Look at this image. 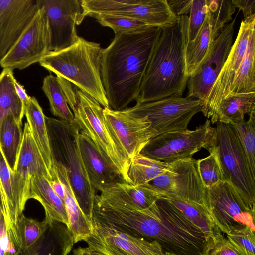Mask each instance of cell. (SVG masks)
Here are the masks:
<instances>
[{"label": "cell", "mask_w": 255, "mask_h": 255, "mask_svg": "<svg viewBox=\"0 0 255 255\" xmlns=\"http://www.w3.org/2000/svg\"><path fill=\"white\" fill-rule=\"evenodd\" d=\"M161 29L149 26L116 34L110 45L103 49L101 79L110 109L123 110L136 99Z\"/></svg>", "instance_id": "6da1fadb"}, {"label": "cell", "mask_w": 255, "mask_h": 255, "mask_svg": "<svg viewBox=\"0 0 255 255\" xmlns=\"http://www.w3.org/2000/svg\"><path fill=\"white\" fill-rule=\"evenodd\" d=\"M179 17L174 25L162 28L136 99V104L182 96L189 77L186 74L184 43L188 16Z\"/></svg>", "instance_id": "7a4b0ae2"}, {"label": "cell", "mask_w": 255, "mask_h": 255, "mask_svg": "<svg viewBox=\"0 0 255 255\" xmlns=\"http://www.w3.org/2000/svg\"><path fill=\"white\" fill-rule=\"evenodd\" d=\"M103 50L99 43L79 37L71 46L48 52L39 63L56 76L75 85L104 108H109L101 79Z\"/></svg>", "instance_id": "3957f363"}, {"label": "cell", "mask_w": 255, "mask_h": 255, "mask_svg": "<svg viewBox=\"0 0 255 255\" xmlns=\"http://www.w3.org/2000/svg\"><path fill=\"white\" fill-rule=\"evenodd\" d=\"M52 163L67 170L78 204L92 222L96 191L92 187L81 157L78 136L80 129L73 121L45 117Z\"/></svg>", "instance_id": "277c9868"}, {"label": "cell", "mask_w": 255, "mask_h": 255, "mask_svg": "<svg viewBox=\"0 0 255 255\" xmlns=\"http://www.w3.org/2000/svg\"><path fill=\"white\" fill-rule=\"evenodd\" d=\"M217 123L213 147L218 155L224 180L234 188L249 209L255 211V179L244 152L230 124Z\"/></svg>", "instance_id": "5b68a950"}, {"label": "cell", "mask_w": 255, "mask_h": 255, "mask_svg": "<svg viewBox=\"0 0 255 255\" xmlns=\"http://www.w3.org/2000/svg\"><path fill=\"white\" fill-rule=\"evenodd\" d=\"M77 105L73 111L74 121L80 131L95 145L106 160L118 172L124 181L129 183L128 163L118 150L106 127L101 105L79 89L75 91Z\"/></svg>", "instance_id": "8992f818"}, {"label": "cell", "mask_w": 255, "mask_h": 255, "mask_svg": "<svg viewBox=\"0 0 255 255\" xmlns=\"http://www.w3.org/2000/svg\"><path fill=\"white\" fill-rule=\"evenodd\" d=\"M215 129L208 119L193 130L186 129L157 135L150 140L140 154L166 163L192 158L202 148L210 151Z\"/></svg>", "instance_id": "52a82bcc"}, {"label": "cell", "mask_w": 255, "mask_h": 255, "mask_svg": "<svg viewBox=\"0 0 255 255\" xmlns=\"http://www.w3.org/2000/svg\"><path fill=\"white\" fill-rule=\"evenodd\" d=\"M203 102L188 96H172L136 104L123 110L127 113L148 120L157 135L186 129L189 122L201 112Z\"/></svg>", "instance_id": "ba28073f"}, {"label": "cell", "mask_w": 255, "mask_h": 255, "mask_svg": "<svg viewBox=\"0 0 255 255\" xmlns=\"http://www.w3.org/2000/svg\"><path fill=\"white\" fill-rule=\"evenodd\" d=\"M80 2L85 17L92 13L114 14L161 28L172 26L179 19L166 0H81Z\"/></svg>", "instance_id": "9c48e42d"}, {"label": "cell", "mask_w": 255, "mask_h": 255, "mask_svg": "<svg viewBox=\"0 0 255 255\" xmlns=\"http://www.w3.org/2000/svg\"><path fill=\"white\" fill-rule=\"evenodd\" d=\"M145 184L159 192L162 197H173L207 209V188L200 178L197 160L193 158L168 163L163 174Z\"/></svg>", "instance_id": "30bf717a"}, {"label": "cell", "mask_w": 255, "mask_h": 255, "mask_svg": "<svg viewBox=\"0 0 255 255\" xmlns=\"http://www.w3.org/2000/svg\"><path fill=\"white\" fill-rule=\"evenodd\" d=\"M207 209L223 233L227 235L247 227L255 231V212L246 207L236 190L226 181L207 188Z\"/></svg>", "instance_id": "8fae6325"}, {"label": "cell", "mask_w": 255, "mask_h": 255, "mask_svg": "<svg viewBox=\"0 0 255 255\" xmlns=\"http://www.w3.org/2000/svg\"><path fill=\"white\" fill-rule=\"evenodd\" d=\"M103 113L110 134L128 165L150 140L157 135L150 122L144 118L109 108H103Z\"/></svg>", "instance_id": "7c38bea8"}, {"label": "cell", "mask_w": 255, "mask_h": 255, "mask_svg": "<svg viewBox=\"0 0 255 255\" xmlns=\"http://www.w3.org/2000/svg\"><path fill=\"white\" fill-rule=\"evenodd\" d=\"M44 12L49 35V50L57 51L74 44L78 39L76 25L85 17L80 0H36Z\"/></svg>", "instance_id": "4fadbf2b"}, {"label": "cell", "mask_w": 255, "mask_h": 255, "mask_svg": "<svg viewBox=\"0 0 255 255\" xmlns=\"http://www.w3.org/2000/svg\"><path fill=\"white\" fill-rule=\"evenodd\" d=\"M255 26V14L242 21L236 40L203 104L201 112L206 118L211 119L212 124L217 122L220 103L229 94L235 75L245 55L250 33Z\"/></svg>", "instance_id": "5bb4252c"}, {"label": "cell", "mask_w": 255, "mask_h": 255, "mask_svg": "<svg viewBox=\"0 0 255 255\" xmlns=\"http://www.w3.org/2000/svg\"><path fill=\"white\" fill-rule=\"evenodd\" d=\"M49 44L44 12L38 7L29 25L9 52L0 60V65L3 69L22 70L39 63L50 52Z\"/></svg>", "instance_id": "9a60e30c"}, {"label": "cell", "mask_w": 255, "mask_h": 255, "mask_svg": "<svg viewBox=\"0 0 255 255\" xmlns=\"http://www.w3.org/2000/svg\"><path fill=\"white\" fill-rule=\"evenodd\" d=\"M92 224V233L85 241L107 255H164L156 241L130 235L94 220Z\"/></svg>", "instance_id": "2e32d148"}, {"label": "cell", "mask_w": 255, "mask_h": 255, "mask_svg": "<svg viewBox=\"0 0 255 255\" xmlns=\"http://www.w3.org/2000/svg\"><path fill=\"white\" fill-rule=\"evenodd\" d=\"M37 176L44 177L49 180L52 178L26 122L24 123L22 141L15 168L12 172L14 192L22 213L29 199L30 181Z\"/></svg>", "instance_id": "e0dca14e"}, {"label": "cell", "mask_w": 255, "mask_h": 255, "mask_svg": "<svg viewBox=\"0 0 255 255\" xmlns=\"http://www.w3.org/2000/svg\"><path fill=\"white\" fill-rule=\"evenodd\" d=\"M236 17L226 24L213 41L209 56L188 78V95L203 102L216 81L233 44Z\"/></svg>", "instance_id": "ac0fdd59"}, {"label": "cell", "mask_w": 255, "mask_h": 255, "mask_svg": "<svg viewBox=\"0 0 255 255\" xmlns=\"http://www.w3.org/2000/svg\"><path fill=\"white\" fill-rule=\"evenodd\" d=\"M38 10L36 0H0V60L12 47Z\"/></svg>", "instance_id": "d6986e66"}, {"label": "cell", "mask_w": 255, "mask_h": 255, "mask_svg": "<svg viewBox=\"0 0 255 255\" xmlns=\"http://www.w3.org/2000/svg\"><path fill=\"white\" fill-rule=\"evenodd\" d=\"M79 147L90 184L96 191L117 182L124 181L117 170L100 153L95 145L80 131Z\"/></svg>", "instance_id": "ffe728a7"}, {"label": "cell", "mask_w": 255, "mask_h": 255, "mask_svg": "<svg viewBox=\"0 0 255 255\" xmlns=\"http://www.w3.org/2000/svg\"><path fill=\"white\" fill-rule=\"evenodd\" d=\"M53 168L65 189L64 204L67 211L68 230L74 243L87 239L92 233V222L80 208L71 187L66 169L63 166L52 163Z\"/></svg>", "instance_id": "44dd1931"}, {"label": "cell", "mask_w": 255, "mask_h": 255, "mask_svg": "<svg viewBox=\"0 0 255 255\" xmlns=\"http://www.w3.org/2000/svg\"><path fill=\"white\" fill-rule=\"evenodd\" d=\"M100 193L99 196L103 198L130 204L139 210L150 208L162 198L159 192L145 184L133 185L125 181L108 185Z\"/></svg>", "instance_id": "7402d4cb"}, {"label": "cell", "mask_w": 255, "mask_h": 255, "mask_svg": "<svg viewBox=\"0 0 255 255\" xmlns=\"http://www.w3.org/2000/svg\"><path fill=\"white\" fill-rule=\"evenodd\" d=\"M0 200L7 234L10 239L20 249L18 234V222L23 213L19 208L14 194L12 171L5 160L0 148Z\"/></svg>", "instance_id": "603a6c76"}, {"label": "cell", "mask_w": 255, "mask_h": 255, "mask_svg": "<svg viewBox=\"0 0 255 255\" xmlns=\"http://www.w3.org/2000/svg\"><path fill=\"white\" fill-rule=\"evenodd\" d=\"M31 198L37 200L43 206L45 219L49 226H52L55 222H60L68 226V219L65 204L55 193L48 179L40 176L31 179L29 199Z\"/></svg>", "instance_id": "cb8c5ba5"}, {"label": "cell", "mask_w": 255, "mask_h": 255, "mask_svg": "<svg viewBox=\"0 0 255 255\" xmlns=\"http://www.w3.org/2000/svg\"><path fill=\"white\" fill-rule=\"evenodd\" d=\"M24 107V115L33 138L50 173L52 161L45 121L46 116L37 100L34 97H30Z\"/></svg>", "instance_id": "d4e9b609"}, {"label": "cell", "mask_w": 255, "mask_h": 255, "mask_svg": "<svg viewBox=\"0 0 255 255\" xmlns=\"http://www.w3.org/2000/svg\"><path fill=\"white\" fill-rule=\"evenodd\" d=\"M163 197L175 206L189 222L198 228L212 245L224 237L204 206L173 197Z\"/></svg>", "instance_id": "484cf974"}, {"label": "cell", "mask_w": 255, "mask_h": 255, "mask_svg": "<svg viewBox=\"0 0 255 255\" xmlns=\"http://www.w3.org/2000/svg\"><path fill=\"white\" fill-rule=\"evenodd\" d=\"M22 124L11 113L0 126V148L9 168L14 172L23 138Z\"/></svg>", "instance_id": "4316f807"}, {"label": "cell", "mask_w": 255, "mask_h": 255, "mask_svg": "<svg viewBox=\"0 0 255 255\" xmlns=\"http://www.w3.org/2000/svg\"><path fill=\"white\" fill-rule=\"evenodd\" d=\"M213 41L210 27L206 18L195 39L184 43V58L186 74L189 77L200 67L209 56Z\"/></svg>", "instance_id": "83f0119b"}, {"label": "cell", "mask_w": 255, "mask_h": 255, "mask_svg": "<svg viewBox=\"0 0 255 255\" xmlns=\"http://www.w3.org/2000/svg\"><path fill=\"white\" fill-rule=\"evenodd\" d=\"M255 27H254L250 33L245 55L235 75L228 95L255 92Z\"/></svg>", "instance_id": "f1b7e54d"}, {"label": "cell", "mask_w": 255, "mask_h": 255, "mask_svg": "<svg viewBox=\"0 0 255 255\" xmlns=\"http://www.w3.org/2000/svg\"><path fill=\"white\" fill-rule=\"evenodd\" d=\"M255 92L229 95L223 99L217 112V122L239 123L245 120V115L255 110Z\"/></svg>", "instance_id": "f546056e"}, {"label": "cell", "mask_w": 255, "mask_h": 255, "mask_svg": "<svg viewBox=\"0 0 255 255\" xmlns=\"http://www.w3.org/2000/svg\"><path fill=\"white\" fill-rule=\"evenodd\" d=\"M15 80L11 69H3L0 74V126L9 113H12L17 122L22 124L24 107L16 92Z\"/></svg>", "instance_id": "4dcf8cb0"}, {"label": "cell", "mask_w": 255, "mask_h": 255, "mask_svg": "<svg viewBox=\"0 0 255 255\" xmlns=\"http://www.w3.org/2000/svg\"><path fill=\"white\" fill-rule=\"evenodd\" d=\"M42 89L49 100L52 114L61 120L73 122L74 115L69 106L65 89L60 78L52 75L46 76Z\"/></svg>", "instance_id": "1f68e13d"}, {"label": "cell", "mask_w": 255, "mask_h": 255, "mask_svg": "<svg viewBox=\"0 0 255 255\" xmlns=\"http://www.w3.org/2000/svg\"><path fill=\"white\" fill-rule=\"evenodd\" d=\"M168 165V163L139 154L129 162L128 171L129 184L139 185L147 183L163 174L166 171Z\"/></svg>", "instance_id": "d6a6232c"}, {"label": "cell", "mask_w": 255, "mask_h": 255, "mask_svg": "<svg viewBox=\"0 0 255 255\" xmlns=\"http://www.w3.org/2000/svg\"><path fill=\"white\" fill-rule=\"evenodd\" d=\"M247 121L230 124L246 157L252 177L255 179V110Z\"/></svg>", "instance_id": "836d02e7"}, {"label": "cell", "mask_w": 255, "mask_h": 255, "mask_svg": "<svg viewBox=\"0 0 255 255\" xmlns=\"http://www.w3.org/2000/svg\"><path fill=\"white\" fill-rule=\"evenodd\" d=\"M206 18L213 42L224 26L232 19L236 7L232 0H206Z\"/></svg>", "instance_id": "e575fe53"}, {"label": "cell", "mask_w": 255, "mask_h": 255, "mask_svg": "<svg viewBox=\"0 0 255 255\" xmlns=\"http://www.w3.org/2000/svg\"><path fill=\"white\" fill-rule=\"evenodd\" d=\"M49 224L45 219L38 221L26 217L23 213L18 222V234L22 253L30 252L36 245L48 229Z\"/></svg>", "instance_id": "d590c367"}, {"label": "cell", "mask_w": 255, "mask_h": 255, "mask_svg": "<svg viewBox=\"0 0 255 255\" xmlns=\"http://www.w3.org/2000/svg\"><path fill=\"white\" fill-rule=\"evenodd\" d=\"M88 16L94 18L101 25L111 28L115 35L133 32L150 26L138 20L121 15L92 13Z\"/></svg>", "instance_id": "8d00e7d4"}, {"label": "cell", "mask_w": 255, "mask_h": 255, "mask_svg": "<svg viewBox=\"0 0 255 255\" xmlns=\"http://www.w3.org/2000/svg\"><path fill=\"white\" fill-rule=\"evenodd\" d=\"M207 157L197 160V166L201 180L206 188L224 181L218 155L212 147Z\"/></svg>", "instance_id": "74e56055"}, {"label": "cell", "mask_w": 255, "mask_h": 255, "mask_svg": "<svg viewBox=\"0 0 255 255\" xmlns=\"http://www.w3.org/2000/svg\"><path fill=\"white\" fill-rule=\"evenodd\" d=\"M227 238L240 255H255V231L250 227L234 231Z\"/></svg>", "instance_id": "f35d334b"}, {"label": "cell", "mask_w": 255, "mask_h": 255, "mask_svg": "<svg viewBox=\"0 0 255 255\" xmlns=\"http://www.w3.org/2000/svg\"><path fill=\"white\" fill-rule=\"evenodd\" d=\"M206 14V0H192L188 16L187 41L195 39L205 20Z\"/></svg>", "instance_id": "ab89813d"}, {"label": "cell", "mask_w": 255, "mask_h": 255, "mask_svg": "<svg viewBox=\"0 0 255 255\" xmlns=\"http://www.w3.org/2000/svg\"><path fill=\"white\" fill-rule=\"evenodd\" d=\"M205 255H240L227 238L214 244Z\"/></svg>", "instance_id": "60d3db41"}, {"label": "cell", "mask_w": 255, "mask_h": 255, "mask_svg": "<svg viewBox=\"0 0 255 255\" xmlns=\"http://www.w3.org/2000/svg\"><path fill=\"white\" fill-rule=\"evenodd\" d=\"M172 12L177 16L187 15L189 13L192 0H166Z\"/></svg>", "instance_id": "b9f144b4"}, {"label": "cell", "mask_w": 255, "mask_h": 255, "mask_svg": "<svg viewBox=\"0 0 255 255\" xmlns=\"http://www.w3.org/2000/svg\"><path fill=\"white\" fill-rule=\"evenodd\" d=\"M235 7L242 10L244 19L255 14V0H232Z\"/></svg>", "instance_id": "7bdbcfd3"}, {"label": "cell", "mask_w": 255, "mask_h": 255, "mask_svg": "<svg viewBox=\"0 0 255 255\" xmlns=\"http://www.w3.org/2000/svg\"><path fill=\"white\" fill-rule=\"evenodd\" d=\"M72 255H107L99 251L95 250L89 246L87 247H79L74 249Z\"/></svg>", "instance_id": "ee69618b"}, {"label": "cell", "mask_w": 255, "mask_h": 255, "mask_svg": "<svg viewBox=\"0 0 255 255\" xmlns=\"http://www.w3.org/2000/svg\"><path fill=\"white\" fill-rule=\"evenodd\" d=\"M44 236L30 252L22 253L21 255H47L46 247L43 243Z\"/></svg>", "instance_id": "f6af8a7d"}, {"label": "cell", "mask_w": 255, "mask_h": 255, "mask_svg": "<svg viewBox=\"0 0 255 255\" xmlns=\"http://www.w3.org/2000/svg\"><path fill=\"white\" fill-rule=\"evenodd\" d=\"M14 86L18 97L21 100L24 106L29 101L30 96L28 95L23 86L18 83L16 79L14 81Z\"/></svg>", "instance_id": "bcb514c9"}, {"label": "cell", "mask_w": 255, "mask_h": 255, "mask_svg": "<svg viewBox=\"0 0 255 255\" xmlns=\"http://www.w3.org/2000/svg\"><path fill=\"white\" fill-rule=\"evenodd\" d=\"M3 216L1 202L0 200V221L1 219V218Z\"/></svg>", "instance_id": "7dc6e473"}, {"label": "cell", "mask_w": 255, "mask_h": 255, "mask_svg": "<svg viewBox=\"0 0 255 255\" xmlns=\"http://www.w3.org/2000/svg\"><path fill=\"white\" fill-rule=\"evenodd\" d=\"M164 255H175V254H171V253H164Z\"/></svg>", "instance_id": "c3c4849f"}, {"label": "cell", "mask_w": 255, "mask_h": 255, "mask_svg": "<svg viewBox=\"0 0 255 255\" xmlns=\"http://www.w3.org/2000/svg\"></svg>", "instance_id": "681fc988"}]
</instances>
